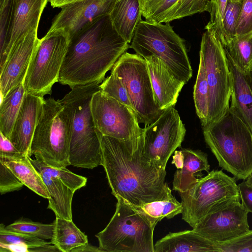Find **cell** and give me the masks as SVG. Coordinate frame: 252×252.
Here are the masks:
<instances>
[{
  "label": "cell",
  "mask_w": 252,
  "mask_h": 252,
  "mask_svg": "<svg viewBox=\"0 0 252 252\" xmlns=\"http://www.w3.org/2000/svg\"><path fill=\"white\" fill-rule=\"evenodd\" d=\"M202 129L220 166L237 180H246L252 173V132L235 110L229 106L222 117Z\"/></svg>",
  "instance_id": "3"
},
{
  "label": "cell",
  "mask_w": 252,
  "mask_h": 252,
  "mask_svg": "<svg viewBox=\"0 0 252 252\" xmlns=\"http://www.w3.org/2000/svg\"><path fill=\"white\" fill-rule=\"evenodd\" d=\"M218 244L220 252H252V230Z\"/></svg>",
  "instance_id": "39"
},
{
  "label": "cell",
  "mask_w": 252,
  "mask_h": 252,
  "mask_svg": "<svg viewBox=\"0 0 252 252\" xmlns=\"http://www.w3.org/2000/svg\"><path fill=\"white\" fill-rule=\"evenodd\" d=\"M24 184L2 162L0 161V192L3 194L20 189Z\"/></svg>",
  "instance_id": "41"
},
{
  "label": "cell",
  "mask_w": 252,
  "mask_h": 252,
  "mask_svg": "<svg viewBox=\"0 0 252 252\" xmlns=\"http://www.w3.org/2000/svg\"><path fill=\"white\" fill-rule=\"evenodd\" d=\"M99 87L104 94L126 105L134 112L126 89L122 79L115 73L111 72V74L104 79Z\"/></svg>",
  "instance_id": "34"
},
{
  "label": "cell",
  "mask_w": 252,
  "mask_h": 252,
  "mask_svg": "<svg viewBox=\"0 0 252 252\" xmlns=\"http://www.w3.org/2000/svg\"><path fill=\"white\" fill-rule=\"evenodd\" d=\"M248 214L240 201H235L207 214L192 230L213 242H225L250 230Z\"/></svg>",
  "instance_id": "14"
},
{
  "label": "cell",
  "mask_w": 252,
  "mask_h": 252,
  "mask_svg": "<svg viewBox=\"0 0 252 252\" xmlns=\"http://www.w3.org/2000/svg\"><path fill=\"white\" fill-rule=\"evenodd\" d=\"M118 0H82L62 7L49 31L61 29L70 38L96 19L109 15Z\"/></svg>",
  "instance_id": "15"
},
{
  "label": "cell",
  "mask_w": 252,
  "mask_h": 252,
  "mask_svg": "<svg viewBox=\"0 0 252 252\" xmlns=\"http://www.w3.org/2000/svg\"><path fill=\"white\" fill-rule=\"evenodd\" d=\"M69 40V34L61 29L48 31L40 39L23 84L26 93L42 97L51 94Z\"/></svg>",
  "instance_id": "9"
},
{
  "label": "cell",
  "mask_w": 252,
  "mask_h": 252,
  "mask_svg": "<svg viewBox=\"0 0 252 252\" xmlns=\"http://www.w3.org/2000/svg\"><path fill=\"white\" fill-rule=\"evenodd\" d=\"M129 43L114 29L109 15L102 16L70 38L58 82L70 88L101 83Z\"/></svg>",
  "instance_id": "2"
},
{
  "label": "cell",
  "mask_w": 252,
  "mask_h": 252,
  "mask_svg": "<svg viewBox=\"0 0 252 252\" xmlns=\"http://www.w3.org/2000/svg\"><path fill=\"white\" fill-rule=\"evenodd\" d=\"M117 201L109 222L95 235L99 249L102 252H154L155 227L136 209Z\"/></svg>",
  "instance_id": "7"
},
{
  "label": "cell",
  "mask_w": 252,
  "mask_h": 252,
  "mask_svg": "<svg viewBox=\"0 0 252 252\" xmlns=\"http://www.w3.org/2000/svg\"><path fill=\"white\" fill-rule=\"evenodd\" d=\"M174 153L172 163L177 170L174 175L173 190L184 192L197 181L195 174L203 171L209 172L207 155L201 151L182 149Z\"/></svg>",
  "instance_id": "21"
},
{
  "label": "cell",
  "mask_w": 252,
  "mask_h": 252,
  "mask_svg": "<svg viewBox=\"0 0 252 252\" xmlns=\"http://www.w3.org/2000/svg\"><path fill=\"white\" fill-rule=\"evenodd\" d=\"M99 85L92 83L73 87L59 100L71 111L69 161L76 167L92 169L101 165V135L95 127L91 107L93 94L100 90Z\"/></svg>",
  "instance_id": "4"
},
{
  "label": "cell",
  "mask_w": 252,
  "mask_h": 252,
  "mask_svg": "<svg viewBox=\"0 0 252 252\" xmlns=\"http://www.w3.org/2000/svg\"><path fill=\"white\" fill-rule=\"evenodd\" d=\"M231 1H242V0H230Z\"/></svg>",
  "instance_id": "48"
},
{
  "label": "cell",
  "mask_w": 252,
  "mask_h": 252,
  "mask_svg": "<svg viewBox=\"0 0 252 252\" xmlns=\"http://www.w3.org/2000/svg\"><path fill=\"white\" fill-rule=\"evenodd\" d=\"M199 55L203 61L209 89L206 126L220 120L229 109L232 80L224 46L218 38L207 31L202 36Z\"/></svg>",
  "instance_id": "10"
},
{
  "label": "cell",
  "mask_w": 252,
  "mask_h": 252,
  "mask_svg": "<svg viewBox=\"0 0 252 252\" xmlns=\"http://www.w3.org/2000/svg\"><path fill=\"white\" fill-rule=\"evenodd\" d=\"M72 120L67 105L52 97L45 99L32 139L30 156L34 155L54 167L70 165Z\"/></svg>",
  "instance_id": "5"
},
{
  "label": "cell",
  "mask_w": 252,
  "mask_h": 252,
  "mask_svg": "<svg viewBox=\"0 0 252 252\" xmlns=\"http://www.w3.org/2000/svg\"><path fill=\"white\" fill-rule=\"evenodd\" d=\"M38 172L49 194L48 208L54 212L56 217L72 220V200L75 191L57 177L44 171Z\"/></svg>",
  "instance_id": "26"
},
{
  "label": "cell",
  "mask_w": 252,
  "mask_h": 252,
  "mask_svg": "<svg viewBox=\"0 0 252 252\" xmlns=\"http://www.w3.org/2000/svg\"><path fill=\"white\" fill-rule=\"evenodd\" d=\"M44 97L26 93L9 139L22 155L30 156L34 132L40 116Z\"/></svg>",
  "instance_id": "19"
},
{
  "label": "cell",
  "mask_w": 252,
  "mask_h": 252,
  "mask_svg": "<svg viewBox=\"0 0 252 252\" xmlns=\"http://www.w3.org/2000/svg\"><path fill=\"white\" fill-rule=\"evenodd\" d=\"M130 48L144 59L153 56L159 58L186 83L192 76L185 41L169 22L152 23L141 20L136 27Z\"/></svg>",
  "instance_id": "6"
},
{
  "label": "cell",
  "mask_w": 252,
  "mask_h": 252,
  "mask_svg": "<svg viewBox=\"0 0 252 252\" xmlns=\"http://www.w3.org/2000/svg\"><path fill=\"white\" fill-rule=\"evenodd\" d=\"M111 72L124 83L139 123L147 126L155 122L164 110L155 101L145 59L126 52L115 63Z\"/></svg>",
  "instance_id": "11"
},
{
  "label": "cell",
  "mask_w": 252,
  "mask_h": 252,
  "mask_svg": "<svg viewBox=\"0 0 252 252\" xmlns=\"http://www.w3.org/2000/svg\"><path fill=\"white\" fill-rule=\"evenodd\" d=\"M109 16L117 33L130 43L136 27L141 20L139 0H118Z\"/></svg>",
  "instance_id": "24"
},
{
  "label": "cell",
  "mask_w": 252,
  "mask_h": 252,
  "mask_svg": "<svg viewBox=\"0 0 252 252\" xmlns=\"http://www.w3.org/2000/svg\"><path fill=\"white\" fill-rule=\"evenodd\" d=\"M247 182L251 185H252V173L247 179Z\"/></svg>",
  "instance_id": "47"
},
{
  "label": "cell",
  "mask_w": 252,
  "mask_h": 252,
  "mask_svg": "<svg viewBox=\"0 0 252 252\" xmlns=\"http://www.w3.org/2000/svg\"><path fill=\"white\" fill-rule=\"evenodd\" d=\"M0 243L40 246L49 243L44 239L28 234L15 231L7 229L2 223L0 225Z\"/></svg>",
  "instance_id": "37"
},
{
  "label": "cell",
  "mask_w": 252,
  "mask_h": 252,
  "mask_svg": "<svg viewBox=\"0 0 252 252\" xmlns=\"http://www.w3.org/2000/svg\"><path fill=\"white\" fill-rule=\"evenodd\" d=\"M223 46L240 71L244 73L252 71V32L236 35Z\"/></svg>",
  "instance_id": "30"
},
{
  "label": "cell",
  "mask_w": 252,
  "mask_h": 252,
  "mask_svg": "<svg viewBox=\"0 0 252 252\" xmlns=\"http://www.w3.org/2000/svg\"><path fill=\"white\" fill-rule=\"evenodd\" d=\"M53 223V235L50 242L61 252H70L75 248L88 242L87 236L72 220L56 217Z\"/></svg>",
  "instance_id": "28"
},
{
  "label": "cell",
  "mask_w": 252,
  "mask_h": 252,
  "mask_svg": "<svg viewBox=\"0 0 252 252\" xmlns=\"http://www.w3.org/2000/svg\"><path fill=\"white\" fill-rule=\"evenodd\" d=\"M145 60L157 105L162 110L174 106L185 82L179 79L159 58L153 56Z\"/></svg>",
  "instance_id": "20"
},
{
  "label": "cell",
  "mask_w": 252,
  "mask_h": 252,
  "mask_svg": "<svg viewBox=\"0 0 252 252\" xmlns=\"http://www.w3.org/2000/svg\"><path fill=\"white\" fill-rule=\"evenodd\" d=\"M228 0H210V19L205 29L214 34L221 43L223 42L222 19Z\"/></svg>",
  "instance_id": "36"
},
{
  "label": "cell",
  "mask_w": 252,
  "mask_h": 252,
  "mask_svg": "<svg viewBox=\"0 0 252 252\" xmlns=\"http://www.w3.org/2000/svg\"><path fill=\"white\" fill-rule=\"evenodd\" d=\"M186 131L174 106L164 110L155 122L143 128V155L158 167L165 169L169 158L181 146Z\"/></svg>",
  "instance_id": "12"
},
{
  "label": "cell",
  "mask_w": 252,
  "mask_h": 252,
  "mask_svg": "<svg viewBox=\"0 0 252 252\" xmlns=\"http://www.w3.org/2000/svg\"><path fill=\"white\" fill-rule=\"evenodd\" d=\"M100 135L101 165L117 199L138 206L160 199L165 190L166 171L143 155V132L126 140Z\"/></svg>",
  "instance_id": "1"
},
{
  "label": "cell",
  "mask_w": 252,
  "mask_h": 252,
  "mask_svg": "<svg viewBox=\"0 0 252 252\" xmlns=\"http://www.w3.org/2000/svg\"><path fill=\"white\" fill-rule=\"evenodd\" d=\"M49 0H16L14 13L4 50L1 67L16 43L27 33L38 30L40 19Z\"/></svg>",
  "instance_id": "18"
},
{
  "label": "cell",
  "mask_w": 252,
  "mask_h": 252,
  "mask_svg": "<svg viewBox=\"0 0 252 252\" xmlns=\"http://www.w3.org/2000/svg\"><path fill=\"white\" fill-rule=\"evenodd\" d=\"M179 193L183 205L182 220L192 228L207 214L240 200L235 178L222 170L209 172Z\"/></svg>",
  "instance_id": "8"
},
{
  "label": "cell",
  "mask_w": 252,
  "mask_h": 252,
  "mask_svg": "<svg viewBox=\"0 0 252 252\" xmlns=\"http://www.w3.org/2000/svg\"><path fill=\"white\" fill-rule=\"evenodd\" d=\"M37 30L31 31L14 46L0 67L1 99L13 88L23 84L29 65L39 45Z\"/></svg>",
  "instance_id": "16"
},
{
  "label": "cell",
  "mask_w": 252,
  "mask_h": 252,
  "mask_svg": "<svg viewBox=\"0 0 252 252\" xmlns=\"http://www.w3.org/2000/svg\"><path fill=\"white\" fill-rule=\"evenodd\" d=\"M16 0H0V54L5 46Z\"/></svg>",
  "instance_id": "38"
},
{
  "label": "cell",
  "mask_w": 252,
  "mask_h": 252,
  "mask_svg": "<svg viewBox=\"0 0 252 252\" xmlns=\"http://www.w3.org/2000/svg\"><path fill=\"white\" fill-rule=\"evenodd\" d=\"M241 5L242 1L228 0L222 19L223 46L226 45L236 36V27Z\"/></svg>",
  "instance_id": "35"
},
{
  "label": "cell",
  "mask_w": 252,
  "mask_h": 252,
  "mask_svg": "<svg viewBox=\"0 0 252 252\" xmlns=\"http://www.w3.org/2000/svg\"><path fill=\"white\" fill-rule=\"evenodd\" d=\"M70 252H102L99 247L94 246L88 243L72 249Z\"/></svg>",
  "instance_id": "45"
},
{
  "label": "cell",
  "mask_w": 252,
  "mask_h": 252,
  "mask_svg": "<svg viewBox=\"0 0 252 252\" xmlns=\"http://www.w3.org/2000/svg\"><path fill=\"white\" fill-rule=\"evenodd\" d=\"M219 252L218 243L193 230L170 232L154 245V252Z\"/></svg>",
  "instance_id": "23"
},
{
  "label": "cell",
  "mask_w": 252,
  "mask_h": 252,
  "mask_svg": "<svg viewBox=\"0 0 252 252\" xmlns=\"http://www.w3.org/2000/svg\"><path fill=\"white\" fill-rule=\"evenodd\" d=\"M130 206L142 214L154 227L162 219L173 218L182 214L183 211L182 203L174 197L167 183L165 192L160 199L138 206Z\"/></svg>",
  "instance_id": "27"
},
{
  "label": "cell",
  "mask_w": 252,
  "mask_h": 252,
  "mask_svg": "<svg viewBox=\"0 0 252 252\" xmlns=\"http://www.w3.org/2000/svg\"><path fill=\"white\" fill-rule=\"evenodd\" d=\"M0 155L18 157L23 155L7 137L0 132Z\"/></svg>",
  "instance_id": "43"
},
{
  "label": "cell",
  "mask_w": 252,
  "mask_h": 252,
  "mask_svg": "<svg viewBox=\"0 0 252 252\" xmlns=\"http://www.w3.org/2000/svg\"><path fill=\"white\" fill-rule=\"evenodd\" d=\"M6 227L11 230L28 234L44 240H51L54 232L53 222L44 224L25 219H19Z\"/></svg>",
  "instance_id": "33"
},
{
  "label": "cell",
  "mask_w": 252,
  "mask_h": 252,
  "mask_svg": "<svg viewBox=\"0 0 252 252\" xmlns=\"http://www.w3.org/2000/svg\"><path fill=\"white\" fill-rule=\"evenodd\" d=\"M37 246L0 243V252H36Z\"/></svg>",
  "instance_id": "44"
},
{
  "label": "cell",
  "mask_w": 252,
  "mask_h": 252,
  "mask_svg": "<svg viewBox=\"0 0 252 252\" xmlns=\"http://www.w3.org/2000/svg\"><path fill=\"white\" fill-rule=\"evenodd\" d=\"M242 204L248 213H252V185L243 181L238 185Z\"/></svg>",
  "instance_id": "42"
},
{
  "label": "cell",
  "mask_w": 252,
  "mask_h": 252,
  "mask_svg": "<svg viewBox=\"0 0 252 252\" xmlns=\"http://www.w3.org/2000/svg\"><path fill=\"white\" fill-rule=\"evenodd\" d=\"M142 16L152 23H166L205 11L210 0H139Z\"/></svg>",
  "instance_id": "17"
},
{
  "label": "cell",
  "mask_w": 252,
  "mask_h": 252,
  "mask_svg": "<svg viewBox=\"0 0 252 252\" xmlns=\"http://www.w3.org/2000/svg\"><path fill=\"white\" fill-rule=\"evenodd\" d=\"M25 94L26 91L22 84L12 89L5 97L1 99L0 132L8 139Z\"/></svg>",
  "instance_id": "29"
},
{
  "label": "cell",
  "mask_w": 252,
  "mask_h": 252,
  "mask_svg": "<svg viewBox=\"0 0 252 252\" xmlns=\"http://www.w3.org/2000/svg\"><path fill=\"white\" fill-rule=\"evenodd\" d=\"M80 0H49V2L53 7H62L67 4Z\"/></svg>",
  "instance_id": "46"
},
{
  "label": "cell",
  "mask_w": 252,
  "mask_h": 252,
  "mask_svg": "<svg viewBox=\"0 0 252 252\" xmlns=\"http://www.w3.org/2000/svg\"><path fill=\"white\" fill-rule=\"evenodd\" d=\"M193 99L196 113L203 127L206 125L208 117L209 89L203 61L200 55L197 75L194 86Z\"/></svg>",
  "instance_id": "31"
},
{
  "label": "cell",
  "mask_w": 252,
  "mask_h": 252,
  "mask_svg": "<svg viewBox=\"0 0 252 252\" xmlns=\"http://www.w3.org/2000/svg\"><path fill=\"white\" fill-rule=\"evenodd\" d=\"M30 159L38 171H44L57 177L75 191L86 185L87 181L86 178L73 173L66 167L58 168L50 166L38 158L32 159L30 157Z\"/></svg>",
  "instance_id": "32"
},
{
  "label": "cell",
  "mask_w": 252,
  "mask_h": 252,
  "mask_svg": "<svg viewBox=\"0 0 252 252\" xmlns=\"http://www.w3.org/2000/svg\"><path fill=\"white\" fill-rule=\"evenodd\" d=\"M0 161L7 166L24 185L40 196H50L41 176L32 163L30 157L0 155Z\"/></svg>",
  "instance_id": "25"
},
{
  "label": "cell",
  "mask_w": 252,
  "mask_h": 252,
  "mask_svg": "<svg viewBox=\"0 0 252 252\" xmlns=\"http://www.w3.org/2000/svg\"><path fill=\"white\" fill-rule=\"evenodd\" d=\"M236 35L252 32V0H242L236 27Z\"/></svg>",
  "instance_id": "40"
},
{
  "label": "cell",
  "mask_w": 252,
  "mask_h": 252,
  "mask_svg": "<svg viewBox=\"0 0 252 252\" xmlns=\"http://www.w3.org/2000/svg\"><path fill=\"white\" fill-rule=\"evenodd\" d=\"M91 107L96 129L102 135L126 140L143 132L132 110L100 90L93 94Z\"/></svg>",
  "instance_id": "13"
},
{
  "label": "cell",
  "mask_w": 252,
  "mask_h": 252,
  "mask_svg": "<svg viewBox=\"0 0 252 252\" xmlns=\"http://www.w3.org/2000/svg\"><path fill=\"white\" fill-rule=\"evenodd\" d=\"M226 55L232 80L230 106L252 132V71L242 72Z\"/></svg>",
  "instance_id": "22"
}]
</instances>
